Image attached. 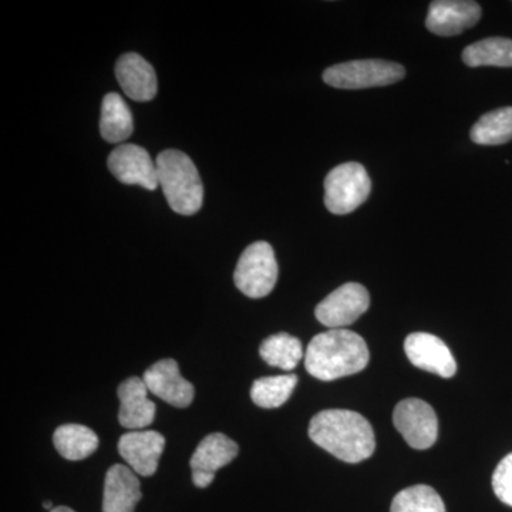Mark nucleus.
<instances>
[{
	"instance_id": "f257e3e1",
	"label": "nucleus",
	"mask_w": 512,
	"mask_h": 512,
	"mask_svg": "<svg viewBox=\"0 0 512 512\" xmlns=\"http://www.w3.org/2000/svg\"><path fill=\"white\" fill-rule=\"evenodd\" d=\"M309 437L313 443L345 463H362L375 453L372 424L352 410H323L312 417Z\"/></svg>"
},
{
	"instance_id": "f03ea898",
	"label": "nucleus",
	"mask_w": 512,
	"mask_h": 512,
	"mask_svg": "<svg viewBox=\"0 0 512 512\" xmlns=\"http://www.w3.org/2000/svg\"><path fill=\"white\" fill-rule=\"evenodd\" d=\"M370 360L365 339L348 329H330L319 333L305 352L309 375L322 382L362 372Z\"/></svg>"
},
{
	"instance_id": "7ed1b4c3",
	"label": "nucleus",
	"mask_w": 512,
	"mask_h": 512,
	"mask_svg": "<svg viewBox=\"0 0 512 512\" xmlns=\"http://www.w3.org/2000/svg\"><path fill=\"white\" fill-rule=\"evenodd\" d=\"M158 184L171 210L180 215H194L204 202V187L194 161L178 150L158 154Z\"/></svg>"
},
{
	"instance_id": "20e7f679",
	"label": "nucleus",
	"mask_w": 512,
	"mask_h": 512,
	"mask_svg": "<svg viewBox=\"0 0 512 512\" xmlns=\"http://www.w3.org/2000/svg\"><path fill=\"white\" fill-rule=\"evenodd\" d=\"M406 76L402 64L389 60L367 59L335 64L323 73V82L335 89L360 90L390 86Z\"/></svg>"
},
{
	"instance_id": "39448f33",
	"label": "nucleus",
	"mask_w": 512,
	"mask_h": 512,
	"mask_svg": "<svg viewBox=\"0 0 512 512\" xmlns=\"http://www.w3.org/2000/svg\"><path fill=\"white\" fill-rule=\"evenodd\" d=\"M278 274L274 249L268 242L259 241L242 252L235 269L234 281L245 296L259 299L274 291Z\"/></svg>"
},
{
	"instance_id": "423d86ee",
	"label": "nucleus",
	"mask_w": 512,
	"mask_h": 512,
	"mask_svg": "<svg viewBox=\"0 0 512 512\" xmlns=\"http://www.w3.org/2000/svg\"><path fill=\"white\" fill-rule=\"evenodd\" d=\"M370 191L372 181L362 164H340L325 178L326 208L335 215L350 214L369 198Z\"/></svg>"
},
{
	"instance_id": "0eeeda50",
	"label": "nucleus",
	"mask_w": 512,
	"mask_h": 512,
	"mask_svg": "<svg viewBox=\"0 0 512 512\" xmlns=\"http://www.w3.org/2000/svg\"><path fill=\"white\" fill-rule=\"evenodd\" d=\"M393 423L403 439L416 450H427L439 437V419L429 403L406 399L397 404Z\"/></svg>"
},
{
	"instance_id": "6e6552de",
	"label": "nucleus",
	"mask_w": 512,
	"mask_h": 512,
	"mask_svg": "<svg viewBox=\"0 0 512 512\" xmlns=\"http://www.w3.org/2000/svg\"><path fill=\"white\" fill-rule=\"evenodd\" d=\"M370 296L365 286L349 282L326 296L316 306V319L330 329H343L355 323L369 309Z\"/></svg>"
},
{
	"instance_id": "1a4fd4ad",
	"label": "nucleus",
	"mask_w": 512,
	"mask_h": 512,
	"mask_svg": "<svg viewBox=\"0 0 512 512\" xmlns=\"http://www.w3.org/2000/svg\"><path fill=\"white\" fill-rule=\"evenodd\" d=\"M107 165L110 173L120 183L140 185L148 191H154L160 187L157 165L151 160L146 148L136 144H120L111 151Z\"/></svg>"
},
{
	"instance_id": "9d476101",
	"label": "nucleus",
	"mask_w": 512,
	"mask_h": 512,
	"mask_svg": "<svg viewBox=\"0 0 512 512\" xmlns=\"http://www.w3.org/2000/svg\"><path fill=\"white\" fill-rule=\"evenodd\" d=\"M404 352L410 362L424 372L450 379L456 375L457 363L446 343L430 333L417 332L404 340Z\"/></svg>"
},
{
	"instance_id": "9b49d317",
	"label": "nucleus",
	"mask_w": 512,
	"mask_h": 512,
	"mask_svg": "<svg viewBox=\"0 0 512 512\" xmlns=\"http://www.w3.org/2000/svg\"><path fill=\"white\" fill-rule=\"evenodd\" d=\"M164 447L163 434L153 430L128 431L119 440L120 456L134 473L143 477L156 474Z\"/></svg>"
},
{
	"instance_id": "f8f14e48",
	"label": "nucleus",
	"mask_w": 512,
	"mask_h": 512,
	"mask_svg": "<svg viewBox=\"0 0 512 512\" xmlns=\"http://www.w3.org/2000/svg\"><path fill=\"white\" fill-rule=\"evenodd\" d=\"M143 380L148 392L156 394L170 406L184 409L194 400V386L181 376L180 367L173 359H163L148 367Z\"/></svg>"
},
{
	"instance_id": "ddd939ff",
	"label": "nucleus",
	"mask_w": 512,
	"mask_h": 512,
	"mask_svg": "<svg viewBox=\"0 0 512 512\" xmlns=\"http://www.w3.org/2000/svg\"><path fill=\"white\" fill-rule=\"evenodd\" d=\"M481 18L477 2L468 0H436L431 2L426 28L437 36H456L473 28Z\"/></svg>"
},
{
	"instance_id": "4468645a",
	"label": "nucleus",
	"mask_w": 512,
	"mask_h": 512,
	"mask_svg": "<svg viewBox=\"0 0 512 512\" xmlns=\"http://www.w3.org/2000/svg\"><path fill=\"white\" fill-rule=\"evenodd\" d=\"M148 387L140 377H130L119 386V421L124 429L141 430L153 424L157 407L148 399Z\"/></svg>"
},
{
	"instance_id": "2eb2a0df",
	"label": "nucleus",
	"mask_w": 512,
	"mask_h": 512,
	"mask_svg": "<svg viewBox=\"0 0 512 512\" xmlns=\"http://www.w3.org/2000/svg\"><path fill=\"white\" fill-rule=\"evenodd\" d=\"M116 77L123 92L134 101H151L157 96V74L137 53H127L116 64Z\"/></svg>"
},
{
	"instance_id": "dca6fc26",
	"label": "nucleus",
	"mask_w": 512,
	"mask_h": 512,
	"mask_svg": "<svg viewBox=\"0 0 512 512\" xmlns=\"http://www.w3.org/2000/svg\"><path fill=\"white\" fill-rule=\"evenodd\" d=\"M141 488L137 474L124 464H114L104 480L103 512H134L140 503Z\"/></svg>"
},
{
	"instance_id": "f3484780",
	"label": "nucleus",
	"mask_w": 512,
	"mask_h": 512,
	"mask_svg": "<svg viewBox=\"0 0 512 512\" xmlns=\"http://www.w3.org/2000/svg\"><path fill=\"white\" fill-rule=\"evenodd\" d=\"M239 447L234 440L222 433H212L201 441L192 454L190 466L192 473H204L215 476L220 468L228 466L238 456Z\"/></svg>"
},
{
	"instance_id": "a211bd4d",
	"label": "nucleus",
	"mask_w": 512,
	"mask_h": 512,
	"mask_svg": "<svg viewBox=\"0 0 512 512\" xmlns=\"http://www.w3.org/2000/svg\"><path fill=\"white\" fill-rule=\"evenodd\" d=\"M133 114L120 94L109 93L101 103L100 133L107 143H123L133 134Z\"/></svg>"
},
{
	"instance_id": "6ab92c4d",
	"label": "nucleus",
	"mask_w": 512,
	"mask_h": 512,
	"mask_svg": "<svg viewBox=\"0 0 512 512\" xmlns=\"http://www.w3.org/2000/svg\"><path fill=\"white\" fill-rule=\"evenodd\" d=\"M53 443L60 456L69 461L84 460L99 447V437L82 424H64L53 434Z\"/></svg>"
},
{
	"instance_id": "aec40b11",
	"label": "nucleus",
	"mask_w": 512,
	"mask_h": 512,
	"mask_svg": "<svg viewBox=\"0 0 512 512\" xmlns=\"http://www.w3.org/2000/svg\"><path fill=\"white\" fill-rule=\"evenodd\" d=\"M480 146H501L512 140V107L490 111L480 117L470 133Z\"/></svg>"
},
{
	"instance_id": "412c9836",
	"label": "nucleus",
	"mask_w": 512,
	"mask_h": 512,
	"mask_svg": "<svg viewBox=\"0 0 512 512\" xmlns=\"http://www.w3.org/2000/svg\"><path fill=\"white\" fill-rule=\"evenodd\" d=\"M463 62L468 67H512V40L505 37H488L467 46Z\"/></svg>"
},
{
	"instance_id": "4be33fe9",
	"label": "nucleus",
	"mask_w": 512,
	"mask_h": 512,
	"mask_svg": "<svg viewBox=\"0 0 512 512\" xmlns=\"http://www.w3.org/2000/svg\"><path fill=\"white\" fill-rule=\"evenodd\" d=\"M259 355L269 366L279 367L289 372L298 366L305 353H303L301 340L288 333H278V335L269 336L261 343Z\"/></svg>"
},
{
	"instance_id": "5701e85b",
	"label": "nucleus",
	"mask_w": 512,
	"mask_h": 512,
	"mask_svg": "<svg viewBox=\"0 0 512 512\" xmlns=\"http://www.w3.org/2000/svg\"><path fill=\"white\" fill-rule=\"evenodd\" d=\"M298 383L296 375L262 377L252 384L251 399L262 409H276L288 402Z\"/></svg>"
},
{
	"instance_id": "b1692460",
	"label": "nucleus",
	"mask_w": 512,
	"mask_h": 512,
	"mask_svg": "<svg viewBox=\"0 0 512 512\" xmlns=\"http://www.w3.org/2000/svg\"><path fill=\"white\" fill-rule=\"evenodd\" d=\"M390 512H446V505L434 488L419 484L400 491Z\"/></svg>"
},
{
	"instance_id": "393cba45",
	"label": "nucleus",
	"mask_w": 512,
	"mask_h": 512,
	"mask_svg": "<svg viewBox=\"0 0 512 512\" xmlns=\"http://www.w3.org/2000/svg\"><path fill=\"white\" fill-rule=\"evenodd\" d=\"M493 490L498 500L512 507V453L504 457L495 468Z\"/></svg>"
},
{
	"instance_id": "a878e982",
	"label": "nucleus",
	"mask_w": 512,
	"mask_h": 512,
	"mask_svg": "<svg viewBox=\"0 0 512 512\" xmlns=\"http://www.w3.org/2000/svg\"><path fill=\"white\" fill-rule=\"evenodd\" d=\"M50 512H76V511H73L72 508H69V507H56V508H53V510Z\"/></svg>"
},
{
	"instance_id": "bb28decb",
	"label": "nucleus",
	"mask_w": 512,
	"mask_h": 512,
	"mask_svg": "<svg viewBox=\"0 0 512 512\" xmlns=\"http://www.w3.org/2000/svg\"><path fill=\"white\" fill-rule=\"evenodd\" d=\"M43 507H45L46 510H50V511H52L53 508H55V507H53L52 501H45V504H43Z\"/></svg>"
}]
</instances>
